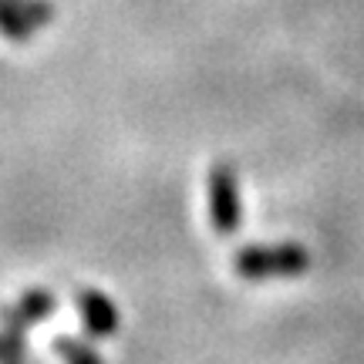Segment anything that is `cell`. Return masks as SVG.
Listing matches in <instances>:
<instances>
[{
  "label": "cell",
  "instance_id": "cell-1",
  "mask_svg": "<svg viewBox=\"0 0 364 364\" xmlns=\"http://www.w3.org/2000/svg\"><path fill=\"white\" fill-rule=\"evenodd\" d=\"M311 267V253L300 243H277V247H243L236 250L233 270L243 280H267V277H300Z\"/></svg>",
  "mask_w": 364,
  "mask_h": 364
},
{
  "label": "cell",
  "instance_id": "cell-2",
  "mask_svg": "<svg viewBox=\"0 0 364 364\" xmlns=\"http://www.w3.org/2000/svg\"><path fill=\"white\" fill-rule=\"evenodd\" d=\"M206 203H209V223L220 236H233L243 220V203H240V186L236 172L226 162H216L206 176Z\"/></svg>",
  "mask_w": 364,
  "mask_h": 364
},
{
  "label": "cell",
  "instance_id": "cell-3",
  "mask_svg": "<svg viewBox=\"0 0 364 364\" xmlns=\"http://www.w3.org/2000/svg\"><path fill=\"white\" fill-rule=\"evenodd\" d=\"M78 314L91 338H112L118 331V307L112 297H105L102 290H78Z\"/></svg>",
  "mask_w": 364,
  "mask_h": 364
},
{
  "label": "cell",
  "instance_id": "cell-4",
  "mask_svg": "<svg viewBox=\"0 0 364 364\" xmlns=\"http://www.w3.org/2000/svg\"><path fill=\"white\" fill-rule=\"evenodd\" d=\"M51 311H54V294H48V290H27L14 307L4 311V327L21 334V331H27V327L48 321Z\"/></svg>",
  "mask_w": 364,
  "mask_h": 364
},
{
  "label": "cell",
  "instance_id": "cell-5",
  "mask_svg": "<svg viewBox=\"0 0 364 364\" xmlns=\"http://www.w3.org/2000/svg\"><path fill=\"white\" fill-rule=\"evenodd\" d=\"M54 351H58V358L65 364H105L102 354L95 351L91 344H85L78 338H68V334H61V338L54 341Z\"/></svg>",
  "mask_w": 364,
  "mask_h": 364
},
{
  "label": "cell",
  "instance_id": "cell-6",
  "mask_svg": "<svg viewBox=\"0 0 364 364\" xmlns=\"http://www.w3.org/2000/svg\"><path fill=\"white\" fill-rule=\"evenodd\" d=\"M0 34L17 41V44H24V41L34 34V24H31L17 7H11L7 0H0Z\"/></svg>",
  "mask_w": 364,
  "mask_h": 364
},
{
  "label": "cell",
  "instance_id": "cell-7",
  "mask_svg": "<svg viewBox=\"0 0 364 364\" xmlns=\"http://www.w3.org/2000/svg\"><path fill=\"white\" fill-rule=\"evenodd\" d=\"M7 4L17 7V11L24 14L34 27H41V24H48V21H51V4H44V0H7Z\"/></svg>",
  "mask_w": 364,
  "mask_h": 364
},
{
  "label": "cell",
  "instance_id": "cell-8",
  "mask_svg": "<svg viewBox=\"0 0 364 364\" xmlns=\"http://www.w3.org/2000/svg\"><path fill=\"white\" fill-rule=\"evenodd\" d=\"M24 351H27V344H24V338H21L17 331H4V334H0V364L21 361Z\"/></svg>",
  "mask_w": 364,
  "mask_h": 364
},
{
  "label": "cell",
  "instance_id": "cell-9",
  "mask_svg": "<svg viewBox=\"0 0 364 364\" xmlns=\"http://www.w3.org/2000/svg\"><path fill=\"white\" fill-rule=\"evenodd\" d=\"M14 364H21V361H14Z\"/></svg>",
  "mask_w": 364,
  "mask_h": 364
}]
</instances>
